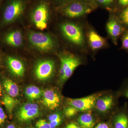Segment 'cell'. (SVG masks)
Listing matches in <instances>:
<instances>
[{
	"mask_svg": "<svg viewBox=\"0 0 128 128\" xmlns=\"http://www.w3.org/2000/svg\"><path fill=\"white\" fill-rule=\"evenodd\" d=\"M88 37L90 46L93 50L99 49L105 45V39L93 30L89 32Z\"/></svg>",
	"mask_w": 128,
	"mask_h": 128,
	"instance_id": "cell-12",
	"label": "cell"
},
{
	"mask_svg": "<svg viewBox=\"0 0 128 128\" xmlns=\"http://www.w3.org/2000/svg\"><path fill=\"white\" fill-rule=\"evenodd\" d=\"M79 112L77 108L70 105L65 108L64 111L65 115L67 118H71L75 116Z\"/></svg>",
	"mask_w": 128,
	"mask_h": 128,
	"instance_id": "cell-20",
	"label": "cell"
},
{
	"mask_svg": "<svg viewBox=\"0 0 128 128\" xmlns=\"http://www.w3.org/2000/svg\"></svg>",
	"mask_w": 128,
	"mask_h": 128,
	"instance_id": "cell-38",
	"label": "cell"
},
{
	"mask_svg": "<svg viewBox=\"0 0 128 128\" xmlns=\"http://www.w3.org/2000/svg\"><path fill=\"white\" fill-rule=\"evenodd\" d=\"M95 128H109V127L106 124L102 123L98 124Z\"/></svg>",
	"mask_w": 128,
	"mask_h": 128,
	"instance_id": "cell-31",
	"label": "cell"
},
{
	"mask_svg": "<svg viewBox=\"0 0 128 128\" xmlns=\"http://www.w3.org/2000/svg\"><path fill=\"white\" fill-rule=\"evenodd\" d=\"M2 92L1 86L0 84V98L1 96H2Z\"/></svg>",
	"mask_w": 128,
	"mask_h": 128,
	"instance_id": "cell-36",
	"label": "cell"
},
{
	"mask_svg": "<svg viewBox=\"0 0 128 128\" xmlns=\"http://www.w3.org/2000/svg\"><path fill=\"white\" fill-rule=\"evenodd\" d=\"M3 86L8 94L12 97L17 96L18 95L19 90L18 86L11 80H4Z\"/></svg>",
	"mask_w": 128,
	"mask_h": 128,
	"instance_id": "cell-15",
	"label": "cell"
},
{
	"mask_svg": "<svg viewBox=\"0 0 128 128\" xmlns=\"http://www.w3.org/2000/svg\"><path fill=\"white\" fill-rule=\"evenodd\" d=\"M122 46L124 48L128 49V33L124 35L123 38Z\"/></svg>",
	"mask_w": 128,
	"mask_h": 128,
	"instance_id": "cell-29",
	"label": "cell"
},
{
	"mask_svg": "<svg viewBox=\"0 0 128 128\" xmlns=\"http://www.w3.org/2000/svg\"><path fill=\"white\" fill-rule=\"evenodd\" d=\"M48 9L45 3H41L34 9L32 15V19L36 27L43 30L48 27Z\"/></svg>",
	"mask_w": 128,
	"mask_h": 128,
	"instance_id": "cell-5",
	"label": "cell"
},
{
	"mask_svg": "<svg viewBox=\"0 0 128 128\" xmlns=\"http://www.w3.org/2000/svg\"><path fill=\"white\" fill-rule=\"evenodd\" d=\"M106 28L108 34L112 37L116 38L121 34V26L115 20L112 19L108 21Z\"/></svg>",
	"mask_w": 128,
	"mask_h": 128,
	"instance_id": "cell-17",
	"label": "cell"
},
{
	"mask_svg": "<svg viewBox=\"0 0 128 128\" xmlns=\"http://www.w3.org/2000/svg\"><path fill=\"white\" fill-rule=\"evenodd\" d=\"M121 18L123 22L128 25V6L122 12Z\"/></svg>",
	"mask_w": 128,
	"mask_h": 128,
	"instance_id": "cell-24",
	"label": "cell"
},
{
	"mask_svg": "<svg viewBox=\"0 0 128 128\" xmlns=\"http://www.w3.org/2000/svg\"><path fill=\"white\" fill-rule=\"evenodd\" d=\"M25 94L27 97L28 99L31 100H34V96L33 92L31 86H28L25 89Z\"/></svg>",
	"mask_w": 128,
	"mask_h": 128,
	"instance_id": "cell-25",
	"label": "cell"
},
{
	"mask_svg": "<svg viewBox=\"0 0 128 128\" xmlns=\"http://www.w3.org/2000/svg\"><path fill=\"white\" fill-rule=\"evenodd\" d=\"M36 126L37 128H51L49 122L44 119L40 120L37 121Z\"/></svg>",
	"mask_w": 128,
	"mask_h": 128,
	"instance_id": "cell-22",
	"label": "cell"
},
{
	"mask_svg": "<svg viewBox=\"0 0 128 128\" xmlns=\"http://www.w3.org/2000/svg\"><path fill=\"white\" fill-rule=\"evenodd\" d=\"M40 114L39 109L33 108L20 114H17V117L19 121L25 122L34 119Z\"/></svg>",
	"mask_w": 128,
	"mask_h": 128,
	"instance_id": "cell-18",
	"label": "cell"
},
{
	"mask_svg": "<svg viewBox=\"0 0 128 128\" xmlns=\"http://www.w3.org/2000/svg\"><path fill=\"white\" fill-rule=\"evenodd\" d=\"M62 121V118H60L54 121L49 122L50 128H56L60 125Z\"/></svg>",
	"mask_w": 128,
	"mask_h": 128,
	"instance_id": "cell-26",
	"label": "cell"
},
{
	"mask_svg": "<svg viewBox=\"0 0 128 128\" xmlns=\"http://www.w3.org/2000/svg\"><path fill=\"white\" fill-rule=\"evenodd\" d=\"M33 108H36L39 109L38 105L36 104L27 103L25 105H22V107L20 108L18 110L17 114H20L22 113L30 110V109H33Z\"/></svg>",
	"mask_w": 128,
	"mask_h": 128,
	"instance_id": "cell-21",
	"label": "cell"
},
{
	"mask_svg": "<svg viewBox=\"0 0 128 128\" xmlns=\"http://www.w3.org/2000/svg\"><path fill=\"white\" fill-rule=\"evenodd\" d=\"M2 102L9 114H11L16 107L17 102L9 94H4L2 97Z\"/></svg>",
	"mask_w": 128,
	"mask_h": 128,
	"instance_id": "cell-19",
	"label": "cell"
},
{
	"mask_svg": "<svg viewBox=\"0 0 128 128\" xmlns=\"http://www.w3.org/2000/svg\"><path fill=\"white\" fill-rule=\"evenodd\" d=\"M100 94H95L80 98H69V105L74 107L81 112H86L96 106V101L100 97Z\"/></svg>",
	"mask_w": 128,
	"mask_h": 128,
	"instance_id": "cell-4",
	"label": "cell"
},
{
	"mask_svg": "<svg viewBox=\"0 0 128 128\" xmlns=\"http://www.w3.org/2000/svg\"><path fill=\"white\" fill-rule=\"evenodd\" d=\"M32 90L33 92L34 99L39 98L42 95V91L40 89L34 86H31Z\"/></svg>",
	"mask_w": 128,
	"mask_h": 128,
	"instance_id": "cell-23",
	"label": "cell"
},
{
	"mask_svg": "<svg viewBox=\"0 0 128 128\" xmlns=\"http://www.w3.org/2000/svg\"><path fill=\"white\" fill-rule=\"evenodd\" d=\"M8 67L12 73L18 76H22L25 72L24 65L20 60L11 57L7 59Z\"/></svg>",
	"mask_w": 128,
	"mask_h": 128,
	"instance_id": "cell-10",
	"label": "cell"
},
{
	"mask_svg": "<svg viewBox=\"0 0 128 128\" xmlns=\"http://www.w3.org/2000/svg\"><path fill=\"white\" fill-rule=\"evenodd\" d=\"M60 114L59 113H55L51 114L48 117V120L49 122L54 121L60 118H61Z\"/></svg>",
	"mask_w": 128,
	"mask_h": 128,
	"instance_id": "cell-28",
	"label": "cell"
},
{
	"mask_svg": "<svg viewBox=\"0 0 128 128\" xmlns=\"http://www.w3.org/2000/svg\"><path fill=\"white\" fill-rule=\"evenodd\" d=\"M114 128H128V116L124 112L120 113L114 118Z\"/></svg>",
	"mask_w": 128,
	"mask_h": 128,
	"instance_id": "cell-16",
	"label": "cell"
},
{
	"mask_svg": "<svg viewBox=\"0 0 128 128\" xmlns=\"http://www.w3.org/2000/svg\"><path fill=\"white\" fill-rule=\"evenodd\" d=\"M6 115L5 114L4 110L0 107V125L3 124L6 119Z\"/></svg>",
	"mask_w": 128,
	"mask_h": 128,
	"instance_id": "cell-27",
	"label": "cell"
},
{
	"mask_svg": "<svg viewBox=\"0 0 128 128\" xmlns=\"http://www.w3.org/2000/svg\"><path fill=\"white\" fill-rule=\"evenodd\" d=\"M124 94L125 96L128 98V86L126 88V89L124 90Z\"/></svg>",
	"mask_w": 128,
	"mask_h": 128,
	"instance_id": "cell-34",
	"label": "cell"
},
{
	"mask_svg": "<svg viewBox=\"0 0 128 128\" xmlns=\"http://www.w3.org/2000/svg\"><path fill=\"white\" fill-rule=\"evenodd\" d=\"M91 9L87 6L80 3L74 2L67 6L64 10V14L68 17L76 18L90 13Z\"/></svg>",
	"mask_w": 128,
	"mask_h": 128,
	"instance_id": "cell-9",
	"label": "cell"
},
{
	"mask_svg": "<svg viewBox=\"0 0 128 128\" xmlns=\"http://www.w3.org/2000/svg\"><path fill=\"white\" fill-rule=\"evenodd\" d=\"M113 103L112 96L110 95H107L99 97L97 99L95 107L98 112H105L110 110Z\"/></svg>",
	"mask_w": 128,
	"mask_h": 128,
	"instance_id": "cell-11",
	"label": "cell"
},
{
	"mask_svg": "<svg viewBox=\"0 0 128 128\" xmlns=\"http://www.w3.org/2000/svg\"><path fill=\"white\" fill-rule=\"evenodd\" d=\"M66 128H81L80 127L78 126L76 124L70 123L68 124L66 126Z\"/></svg>",
	"mask_w": 128,
	"mask_h": 128,
	"instance_id": "cell-32",
	"label": "cell"
},
{
	"mask_svg": "<svg viewBox=\"0 0 128 128\" xmlns=\"http://www.w3.org/2000/svg\"><path fill=\"white\" fill-rule=\"evenodd\" d=\"M78 122L81 128H93L95 124L93 117L88 112L80 115Z\"/></svg>",
	"mask_w": 128,
	"mask_h": 128,
	"instance_id": "cell-14",
	"label": "cell"
},
{
	"mask_svg": "<svg viewBox=\"0 0 128 128\" xmlns=\"http://www.w3.org/2000/svg\"><path fill=\"white\" fill-rule=\"evenodd\" d=\"M98 2L102 4L108 5L112 3L113 0H97Z\"/></svg>",
	"mask_w": 128,
	"mask_h": 128,
	"instance_id": "cell-30",
	"label": "cell"
},
{
	"mask_svg": "<svg viewBox=\"0 0 128 128\" xmlns=\"http://www.w3.org/2000/svg\"><path fill=\"white\" fill-rule=\"evenodd\" d=\"M6 128H16L14 125L12 124H10L7 126Z\"/></svg>",
	"mask_w": 128,
	"mask_h": 128,
	"instance_id": "cell-35",
	"label": "cell"
},
{
	"mask_svg": "<svg viewBox=\"0 0 128 128\" xmlns=\"http://www.w3.org/2000/svg\"><path fill=\"white\" fill-rule=\"evenodd\" d=\"M1 0H0V1Z\"/></svg>",
	"mask_w": 128,
	"mask_h": 128,
	"instance_id": "cell-37",
	"label": "cell"
},
{
	"mask_svg": "<svg viewBox=\"0 0 128 128\" xmlns=\"http://www.w3.org/2000/svg\"><path fill=\"white\" fill-rule=\"evenodd\" d=\"M28 39L34 47L42 51L50 50L54 46L52 38L49 35L43 33L31 32L28 35Z\"/></svg>",
	"mask_w": 128,
	"mask_h": 128,
	"instance_id": "cell-3",
	"label": "cell"
},
{
	"mask_svg": "<svg viewBox=\"0 0 128 128\" xmlns=\"http://www.w3.org/2000/svg\"><path fill=\"white\" fill-rule=\"evenodd\" d=\"M54 63L50 60H45L40 61L37 64L34 73L38 79L44 80L50 78L54 70Z\"/></svg>",
	"mask_w": 128,
	"mask_h": 128,
	"instance_id": "cell-7",
	"label": "cell"
},
{
	"mask_svg": "<svg viewBox=\"0 0 128 128\" xmlns=\"http://www.w3.org/2000/svg\"><path fill=\"white\" fill-rule=\"evenodd\" d=\"M61 29L64 36L72 43L78 46H81L84 44L82 30L76 24L66 22L61 25Z\"/></svg>",
	"mask_w": 128,
	"mask_h": 128,
	"instance_id": "cell-2",
	"label": "cell"
},
{
	"mask_svg": "<svg viewBox=\"0 0 128 128\" xmlns=\"http://www.w3.org/2000/svg\"><path fill=\"white\" fill-rule=\"evenodd\" d=\"M60 80L64 82L70 77L76 69L81 64L79 58L71 54L61 56L60 57Z\"/></svg>",
	"mask_w": 128,
	"mask_h": 128,
	"instance_id": "cell-1",
	"label": "cell"
},
{
	"mask_svg": "<svg viewBox=\"0 0 128 128\" xmlns=\"http://www.w3.org/2000/svg\"><path fill=\"white\" fill-rule=\"evenodd\" d=\"M5 40L9 45L17 47L20 46L22 43L23 37L20 31L16 30L8 33L5 37Z\"/></svg>",
	"mask_w": 128,
	"mask_h": 128,
	"instance_id": "cell-13",
	"label": "cell"
},
{
	"mask_svg": "<svg viewBox=\"0 0 128 128\" xmlns=\"http://www.w3.org/2000/svg\"><path fill=\"white\" fill-rule=\"evenodd\" d=\"M120 4L124 6L128 5V0H118Z\"/></svg>",
	"mask_w": 128,
	"mask_h": 128,
	"instance_id": "cell-33",
	"label": "cell"
},
{
	"mask_svg": "<svg viewBox=\"0 0 128 128\" xmlns=\"http://www.w3.org/2000/svg\"><path fill=\"white\" fill-rule=\"evenodd\" d=\"M42 102L48 109L54 110L60 105L61 98L57 92L53 89H48L42 94Z\"/></svg>",
	"mask_w": 128,
	"mask_h": 128,
	"instance_id": "cell-8",
	"label": "cell"
},
{
	"mask_svg": "<svg viewBox=\"0 0 128 128\" xmlns=\"http://www.w3.org/2000/svg\"><path fill=\"white\" fill-rule=\"evenodd\" d=\"M24 4L22 0H14L7 6L4 13V20L6 23H10L22 14Z\"/></svg>",
	"mask_w": 128,
	"mask_h": 128,
	"instance_id": "cell-6",
	"label": "cell"
}]
</instances>
